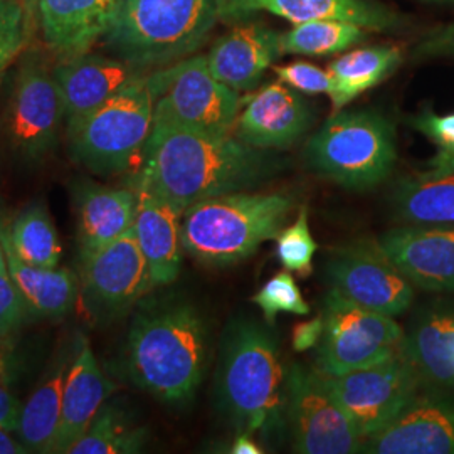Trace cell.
I'll use <instances>...</instances> for the list:
<instances>
[{"label": "cell", "mask_w": 454, "mask_h": 454, "mask_svg": "<svg viewBox=\"0 0 454 454\" xmlns=\"http://www.w3.org/2000/svg\"><path fill=\"white\" fill-rule=\"evenodd\" d=\"M52 71L65 103L66 123L97 110L123 86L146 74L112 54L91 51L54 61Z\"/></svg>", "instance_id": "cell-19"}, {"label": "cell", "mask_w": 454, "mask_h": 454, "mask_svg": "<svg viewBox=\"0 0 454 454\" xmlns=\"http://www.w3.org/2000/svg\"><path fill=\"white\" fill-rule=\"evenodd\" d=\"M394 219L403 224H454V157L397 180L389 195Z\"/></svg>", "instance_id": "cell-24"}, {"label": "cell", "mask_w": 454, "mask_h": 454, "mask_svg": "<svg viewBox=\"0 0 454 454\" xmlns=\"http://www.w3.org/2000/svg\"><path fill=\"white\" fill-rule=\"evenodd\" d=\"M320 373L330 394L357 427L362 442L389 426L422 386L404 347L394 357L364 369L339 375Z\"/></svg>", "instance_id": "cell-11"}, {"label": "cell", "mask_w": 454, "mask_h": 454, "mask_svg": "<svg viewBox=\"0 0 454 454\" xmlns=\"http://www.w3.org/2000/svg\"><path fill=\"white\" fill-rule=\"evenodd\" d=\"M292 209V197L276 192L239 191L204 199L182 214L184 251L211 268L238 264L276 239Z\"/></svg>", "instance_id": "cell-5"}, {"label": "cell", "mask_w": 454, "mask_h": 454, "mask_svg": "<svg viewBox=\"0 0 454 454\" xmlns=\"http://www.w3.org/2000/svg\"><path fill=\"white\" fill-rule=\"evenodd\" d=\"M260 11L293 24L335 19L380 33L394 31L401 24L392 11L371 0H227L224 20H238Z\"/></svg>", "instance_id": "cell-22"}, {"label": "cell", "mask_w": 454, "mask_h": 454, "mask_svg": "<svg viewBox=\"0 0 454 454\" xmlns=\"http://www.w3.org/2000/svg\"><path fill=\"white\" fill-rule=\"evenodd\" d=\"M324 337L315 347V369L339 375L399 354L406 335L394 317L358 307L335 292L325 296Z\"/></svg>", "instance_id": "cell-10"}, {"label": "cell", "mask_w": 454, "mask_h": 454, "mask_svg": "<svg viewBox=\"0 0 454 454\" xmlns=\"http://www.w3.org/2000/svg\"><path fill=\"white\" fill-rule=\"evenodd\" d=\"M148 429L118 404H105L67 454H135L145 448Z\"/></svg>", "instance_id": "cell-30"}, {"label": "cell", "mask_w": 454, "mask_h": 454, "mask_svg": "<svg viewBox=\"0 0 454 454\" xmlns=\"http://www.w3.org/2000/svg\"><path fill=\"white\" fill-rule=\"evenodd\" d=\"M411 125L438 146L436 157H454V114L439 116L431 112H424L412 118Z\"/></svg>", "instance_id": "cell-38"}, {"label": "cell", "mask_w": 454, "mask_h": 454, "mask_svg": "<svg viewBox=\"0 0 454 454\" xmlns=\"http://www.w3.org/2000/svg\"><path fill=\"white\" fill-rule=\"evenodd\" d=\"M318 249L309 226V211L301 207L292 226L283 227L276 236V256L283 268L300 276L311 275L313 258Z\"/></svg>", "instance_id": "cell-34"}, {"label": "cell", "mask_w": 454, "mask_h": 454, "mask_svg": "<svg viewBox=\"0 0 454 454\" xmlns=\"http://www.w3.org/2000/svg\"><path fill=\"white\" fill-rule=\"evenodd\" d=\"M332 292L358 307L399 317L414 300L412 283L399 271L379 241L367 238L337 246L326 258Z\"/></svg>", "instance_id": "cell-13"}, {"label": "cell", "mask_w": 454, "mask_h": 454, "mask_svg": "<svg viewBox=\"0 0 454 454\" xmlns=\"http://www.w3.org/2000/svg\"><path fill=\"white\" fill-rule=\"evenodd\" d=\"M78 243L84 258L129 234L135 224L137 191L84 182L76 191Z\"/></svg>", "instance_id": "cell-25"}, {"label": "cell", "mask_w": 454, "mask_h": 454, "mask_svg": "<svg viewBox=\"0 0 454 454\" xmlns=\"http://www.w3.org/2000/svg\"><path fill=\"white\" fill-rule=\"evenodd\" d=\"M275 73L279 82L307 95H320V93L328 95L332 88L328 71L303 61L286 66H276Z\"/></svg>", "instance_id": "cell-36"}, {"label": "cell", "mask_w": 454, "mask_h": 454, "mask_svg": "<svg viewBox=\"0 0 454 454\" xmlns=\"http://www.w3.org/2000/svg\"><path fill=\"white\" fill-rule=\"evenodd\" d=\"M116 390L101 371L88 339L78 333V348L66 377L63 407L52 453H69Z\"/></svg>", "instance_id": "cell-20"}, {"label": "cell", "mask_w": 454, "mask_h": 454, "mask_svg": "<svg viewBox=\"0 0 454 454\" xmlns=\"http://www.w3.org/2000/svg\"><path fill=\"white\" fill-rule=\"evenodd\" d=\"M279 54V34L251 24L236 27L217 39L206 58L219 82L236 91H249L260 84L266 69Z\"/></svg>", "instance_id": "cell-23"}, {"label": "cell", "mask_w": 454, "mask_h": 454, "mask_svg": "<svg viewBox=\"0 0 454 454\" xmlns=\"http://www.w3.org/2000/svg\"><path fill=\"white\" fill-rule=\"evenodd\" d=\"M0 270H7V262H5V254H4L2 244H0Z\"/></svg>", "instance_id": "cell-45"}, {"label": "cell", "mask_w": 454, "mask_h": 454, "mask_svg": "<svg viewBox=\"0 0 454 454\" xmlns=\"http://www.w3.org/2000/svg\"><path fill=\"white\" fill-rule=\"evenodd\" d=\"M0 454H31L14 433L0 427Z\"/></svg>", "instance_id": "cell-43"}, {"label": "cell", "mask_w": 454, "mask_h": 454, "mask_svg": "<svg viewBox=\"0 0 454 454\" xmlns=\"http://www.w3.org/2000/svg\"><path fill=\"white\" fill-rule=\"evenodd\" d=\"M285 421L294 453H360L357 427L325 386L320 371L292 364L286 372Z\"/></svg>", "instance_id": "cell-12"}, {"label": "cell", "mask_w": 454, "mask_h": 454, "mask_svg": "<svg viewBox=\"0 0 454 454\" xmlns=\"http://www.w3.org/2000/svg\"><path fill=\"white\" fill-rule=\"evenodd\" d=\"M268 326L247 318L229 325L215 372L219 411L238 433L262 438L275 436L286 424L288 369Z\"/></svg>", "instance_id": "cell-3"}, {"label": "cell", "mask_w": 454, "mask_h": 454, "mask_svg": "<svg viewBox=\"0 0 454 454\" xmlns=\"http://www.w3.org/2000/svg\"><path fill=\"white\" fill-rule=\"evenodd\" d=\"M153 286L133 229L82 258L78 300L93 324H110L120 318Z\"/></svg>", "instance_id": "cell-14"}, {"label": "cell", "mask_w": 454, "mask_h": 454, "mask_svg": "<svg viewBox=\"0 0 454 454\" xmlns=\"http://www.w3.org/2000/svg\"><path fill=\"white\" fill-rule=\"evenodd\" d=\"M137 191L133 232L155 286L172 285L179 278L184 258L180 236L182 212L146 189Z\"/></svg>", "instance_id": "cell-21"}, {"label": "cell", "mask_w": 454, "mask_h": 454, "mask_svg": "<svg viewBox=\"0 0 454 454\" xmlns=\"http://www.w3.org/2000/svg\"><path fill=\"white\" fill-rule=\"evenodd\" d=\"M20 411L22 404L11 392V387L0 382V427L16 434L20 421Z\"/></svg>", "instance_id": "cell-41"}, {"label": "cell", "mask_w": 454, "mask_h": 454, "mask_svg": "<svg viewBox=\"0 0 454 454\" xmlns=\"http://www.w3.org/2000/svg\"><path fill=\"white\" fill-rule=\"evenodd\" d=\"M146 74L123 86L97 110L66 123L69 153L88 172L114 177L142 162L155 108Z\"/></svg>", "instance_id": "cell-6"}, {"label": "cell", "mask_w": 454, "mask_h": 454, "mask_svg": "<svg viewBox=\"0 0 454 454\" xmlns=\"http://www.w3.org/2000/svg\"><path fill=\"white\" fill-rule=\"evenodd\" d=\"M118 0H35L43 48L54 61L76 58L99 43Z\"/></svg>", "instance_id": "cell-18"}, {"label": "cell", "mask_w": 454, "mask_h": 454, "mask_svg": "<svg viewBox=\"0 0 454 454\" xmlns=\"http://www.w3.org/2000/svg\"><path fill=\"white\" fill-rule=\"evenodd\" d=\"M227 0H118L99 43L150 73L194 54L224 20Z\"/></svg>", "instance_id": "cell-4"}, {"label": "cell", "mask_w": 454, "mask_h": 454, "mask_svg": "<svg viewBox=\"0 0 454 454\" xmlns=\"http://www.w3.org/2000/svg\"><path fill=\"white\" fill-rule=\"evenodd\" d=\"M0 244L7 271L29 313L39 318L59 320L74 309L80 294V279L69 268H43L20 260L12 249L7 224L0 221Z\"/></svg>", "instance_id": "cell-26"}, {"label": "cell", "mask_w": 454, "mask_h": 454, "mask_svg": "<svg viewBox=\"0 0 454 454\" xmlns=\"http://www.w3.org/2000/svg\"><path fill=\"white\" fill-rule=\"evenodd\" d=\"M251 301L262 309L264 320L270 326L276 324V317L281 313L305 317L311 311L300 286L296 285L292 273L286 270L273 276L260 292L251 298Z\"/></svg>", "instance_id": "cell-35"}, {"label": "cell", "mask_w": 454, "mask_h": 454, "mask_svg": "<svg viewBox=\"0 0 454 454\" xmlns=\"http://www.w3.org/2000/svg\"><path fill=\"white\" fill-rule=\"evenodd\" d=\"M403 61V52L395 46L356 49L328 66L332 88L328 97L333 112H340L362 93L387 80Z\"/></svg>", "instance_id": "cell-29"}, {"label": "cell", "mask_w": 454, "mask_h": 454, "mask_svg": "<svg viewBox=\"0 0 454 454\" xmlns=\"http://www.w3.org/2000/svg\"><path fill=\"white\" fill-rule=\"evenodd\" d=\"M412 58L418 61L454 58V22L426 34L412 51Z\"/></svg>", "instance_id": "cell-39"}, {"label": "cell", "mask_w": 454, "mask_h": 454, "mask_svg": "<svg viewBox=\"0 0 454 454\" xmlns=\"http://www.w3.org/2000/svg\"><path fill=\"white\" fill-rule=\"evenodd\" d=\"M311 125L309 103L285 82H273L246 101L234 137L260 150H283L296 144Z\"/></svg>", "instance_id": "cell-17"}, {"label": "cell", "mask_w": 454, "mask_h": 454, "mask_svg": "<svg viewBox=\"0 0 454 454\" xmlns=\"http://www.w3.org/2000/svg\"><path fill=\"white\" fill-rule=\"evenodd\" d=\"M276 162L232 135H214L153 120L133 187L182 212L215 195L249 191L271 177Z\"/></svg>", "instance_id": "cell-1"}, {"label": "cell", "mask_w": 454, "mask_h": 454, "mask_svg": "<svg viewBox=\"0 0 454 454\" xmlns=\"http://www.w3.org/2000/svg\"><path fill=\"white\" fill-rule=\"evenodd\" d=\"M29 309L7 270H0V335L11 337L22 326Z\"/></svg>", "instance_id": "cell-37"}, {"label": "cell", "mask_w": 454, "mask_h": 454, "mask_svg": "<svg viewBox=\"0 0 454 454\" xmlns=\"http://www.w3.org/2000/svg\"><path fill=\"white\" fill-rule=\"evenodd\" d=\"M434 2H439V0H434Z\"/></svg>", "instance_id": "cell-46"}, {"label": "cell", "mask_w": 454, "mask_h": 454, "mask_svg": "<svg viewBox=\"0 0 454 454\" xmlns=\"http://www.w3.org/2000/svg\"><path fill=\"white\" fill-rule=\"evenodd\" d=\"M377 241L414 286L454 292V224H404Z\"/></svg>", "instance_id": "cell-15"}, {"label": "cell", "mask_w": 454, "mask_h": 454, "mask_svg": "<svg viewBox=\"0 0 454 454\" xmlns=\"http://www.w3.org/2000/svg\"><path fill=\"white\" fill-rule=\"evenodd\" d=\"M404 354L422 384L454 387V313L422 315L404 340Z\"/></svg>", "instance_id": "cell-28"}, {"label": "cell", "mask_w": 454, "mask_h": 454, "mask_svg": "<svg viewBox=\"0 0 454 454\" xmlns=\"http://www.w3.org/2000/svg\"><path fill=\"white\" fill-rule=\"evenodd\" d=\"M232 454H261L262 450L260 448V444L251 438V434L247 433H238V436L232 441L231 444V450Z\"/></svg>", "instance_id": "cell-44"}, {"label": "cell", "mask_w": 454, "mask_h": 454, "mask_svg": "<svg viewBox=\"0 0 454 454\" xmlns=\"http://www.w3.org/2000/svg\"><path fill=\"white\" fill-rule=\"evenodd\" d=\"M153 120L214 135H231L241 112L239 91L219 82L206 56H189L146 74Z\"/></svg>", "instance_id": "cell-8"}, {"label": "cell", "mask_w": 454, "mask_h": 454, "mask_svg": "<svg viewBox=\"0 0 454 454\" xmlns=\"http://www.w3.org/2000/svg\"><path fill=\"white\" fill-rule=\"evenodd\" d=\"M325 332L324 315H318L317 318L296 325L293 330V350L294 352H307L313 347H317Z\"/></svg>", "instance_id": "cell-40"}, {"label": "cell", "mask_w": 454, "mask_h": 454, "mask_svg": "<svg viewBox=\"0 0 454 454\" xmlns=\"http://www.w3.org/2000/svg\"><path fill=\"white\" fill-rule=\"evenodd\" d=\"M78 348V335L52 360L41 384L22 404L16 436L29 453H52L61 419L66 377Z\"/></svg>", "instance_id": "cell-27"}, {"label": "cell", "mask_w": 454, "mask_h": 454, "mask_svg": "<svg viewBox=\"0 0 454 454\" xmlns=\"http://www.w3.org/2000/svg\"><path fill=\"white\" fill-rule=\"evenodd\" d=\"M360 453L454 454V401L418 394L382 431L365 439Z\"/></svg>", "instance_id": "cell-16"}, {"label": "cell", "mask_w": 454, "mask_h": 454, "mask_svg": "<svg viewBox=\"0 0 454 454\" xmlns=\"http://www.w3.org/2000/svg\"><path fill=\"white\" fill-rule=\"evenodd\" d=\"M367 37L364 27L345 20L320 19L294 24L292 31L279 34L281 54L330 56L352 48Z\"/></svg>", "instance_id": "cell-32"}, {"label": "cell", "mask_w": 454, "mask_h": 454, "mask_svg": "<svg viewBox=\"0 0 454 454\" xmlns=\"http://www.w3.org/2000/svg\"><path fill=\"white\" fill-rule=\"evenodd\" d=\"M11 340V337L0 335V382L7 387H12L17 375L16 352Z\"/></svg>", "instance_id": "cell-42"}, {"label": "cell", "mask_w": 454, "mask_h": 454, "mask_svg": "<svg viewBox=\"0 0 454 454\" xmlns=\"http://www.w3.org/2000/svg\"><path fill=\"white\" fill-rule=\"evenodd\" d=\"M209 326L194 303L168 296L137 309L123 348L131 382L165 404H185L209 362Z\"/></svg>", "instance_id": "cell-2"}, {"label": "cell", "mask_w": 454, "mask_h": 454, "mask_svg": "<svg viewBox=\"0 0 454 454\" xmlns=\"http://www.w3.org/2000/svg\"><path fill=\"white\" fill-rule=\"evenodd\" d=\"M7 234L20 260L43 268L59 266L63 247L56 226L43 204H33L19 212L7 226Z\"/></svg>", "instance_id": "cell-31"}, {"label": "cell", "mask_w": 454, "mask_h": 454, "mask_svg": "<svg viewBox=\"0 0 454 454\" xmlns=\"http://www.w3.org/2000/svg\"><path fill=\"white\" fill-rule=\"evenodd\" d=\"M48 54L46 48L22 52L5 110L7 138L29 162L43 160L56 148L66 123L65 103Z\"/></svg>", "instance_id": "cell-9"}, {"label": "cell", "mask_w": 454, "mask_h": 454, "mask_svg": "<svg viewBox=\"0 0 454 454\" xmlns=\"http://www.w3.org/2000/svg\"><path fill=\"white\" fill-rule=\"evenodd\" d=\"M35 24V0H0V84L27 49Z\"/></svg>", "instance_id": "cell-33"}, {"label": "cell", "mask_w": 454, "mask_h": 454, "mask_svg": "<svg viewBox=\"0 0 454 454\" xmlns=\"http://www.w3.org/2000/svg\"><path fill=\"white\" fill-rule=\"evenodd\" d=\"M305 160L311 172L348 191H371L394 170L395 129L379 112L340 110L309 138Z\"/></svg>", "instance_id": "cell-7"}]
</instances>
